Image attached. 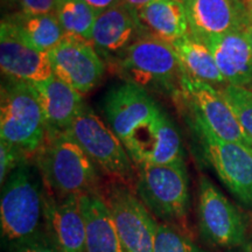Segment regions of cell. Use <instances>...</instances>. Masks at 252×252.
I'll return each mask as SVG.
<instances>
[{
	"instance_id": "obj_1",
	"label": "cell",
	"mask_w": 252,
	"mask_h": 252,
	"mask_svg": "<svg viewBox=\"0 0 252 252\" xmlns=\"http://www.w3.org/2000/svg\"><path fill=\"white\" fill-rule=\"evenodd\" d=\"M103 112L135 166L184 161L178 128L146 89L127 82L113 87L104 97Z\"/></svg>"
},
{
	"instance_id": "obj_2",
	"label": "cell",
	"mask_w": 252,
	"mask_h": 252,
	"mask_svg": "<svg viewBox=\"0 0 252 252\" xmlns=\"http://www.w3.org/2000/svg\"><path fill=\"white\" fill-rule=\"evenodd\" d=\"M35 158L43 188L54 197L99 194L96 165L67 132L47 133Z\"/></svg>"
},
{
	"instance_id": "obj_3",
	"label": "cell",
	"mask_w": 252,
	"mask_h": 252,
	"mask_svg": "<svg viewBox=\"0 0 252 252\" xmlns=\"http://www.w3.org/2000/svg\"><path fill=\"white\" fill-rule=\"evenodd\" d=\"M37 174V167L25 161L2 185L1 236L14 247L41 234V223H45V189Z\"/></svg>"
},
{
	"instance_id": "obj_4",
	"label": "cell",
	"mask_w": 252,
	"mask_h": 252,
	"mask_svg": "<svg viewBox=\"0 0 252 252\" xmlns=\"http://www.w3.org/2000/svg\"><path fill=\"white\" fill-rule=\"evenodd\" d=\"M134 191L151 214L184 231L189 213V178L185 161L135 166Z\"/></svg>"
},
{
	"instance_id": "obj_5",
	"label": "cell",
	"mask_w": 252,
	"mask_h": 252,
	"mask_svg": "<svg viewBox=\"0 0 252 252\" xmlns=\"http://www.w3.org/2000/svg\"><path fill=\"white\" fill-rule=\"evenodd\" d=\"M45 116L31 83L8 78L1 86L0 139L35 156L45 143Z\"/></svg>"
},
{
	"instance_id": "obj_6",
	"label": "cell",
	"mask_w": 252,
	"mask_h": 252,
	"mask_svg": "<svg viewBox=\"0 0 252 252\" xmlns=\"http://www.w3.org/2000/svg\"><path fill=\"white\" fill-rule=\"evenodd\" d=\"M116 70L127 83L176 93L182 64L174 47L152 36H143L113 60Z\"/></svg>"
},
{
	"instance_id": "obj_7",
	"label": "cell",
	"mask_w": 252,
	"mask_h": 252,
	"mask_svg": "<svg viewBox=\"0 0 252 252\" xmlns=\"http://www.w3.org/2000/svg\"><path fill=\"white\" fill-rule=\"evenodd\" d=\"M80 145L97 168L132 188L135 185L137 169L115 132L86 105L71 127L67 131Z\"/></svg>"
},
{
	"instance_id": "obj_8",
	"label": "cell",
	"mask_w": 252,
	"mask_h": 252,
	"mask_svg": "<svg viewBox=\"0 0 252 252\" xmlns=\"http://www.w3.org/2000/svg\"><path fill=\"white\" fill-rule=\"evenodd\" d=\"M191 126L200 137L204 156L226 188L247 206H252V146L226 141L189 113Z\"/></svg>"
},
{
	"instance_id": "obj_9",
	"label": "cell",
	"mask_w": 252,
	"mask_h": 252,
	"mask_svg": "<svg viewBox=\"0 0 252 252\" xmlns=\"http://www.w3.org/2000/svg\"><path fill=\"white\" fill-rule=\"evenodd\" d=\"M100 195L111 210L125 252H154L159 223L133 189L112 181Z\"/></svg>"
},
{
	"instance_id": "obj_10",
	"label": "cell",
	"mask_w": 252,
	"mask_h": 252,
	"mask_svg": "<svg viewBox=\"0 0 252 252\" xmlns=\"http://www.w3.org/2000/svg\"><path fill=\"white\" fill-rule=\"evenodd\" d=\"M175 94L181 103L186 104L189 113L204 123L220 139L252 146L232 110L215 87L189 76L182 70Z\"/></svg>"
},
{
	"instance_id": "obj_11",
	"label": "cell",
	"mask_w": 252,
	"mask_h": 252,
	"mask_svg": "<svg viewBox=\"0 0 252 252\" xmlns=\"http://www.w3.org/2000/svg\"><path fill=\"white\" fill-rule=\"evenodd\" d=\"M197 217L200 232L219 248H237L245 241L247 226L237 208L206 176L198 182Z\"/></svg>"
},
{
	"instance_id": "obj_12",
	"label": "cell",
	"mask_w": 252,
	"mask_h": 252,
	"mask_svg": "<svg viewBox=\"0 0 252 252\" xmlns=\"http://www.w3.org/2000/svg\"><path fill=\"white\" fill-rule=\"evenodd\" d=\"M48 58L55 76L81 94L93 90L105 72V64L93 43L69 34L49 50Z\"/></svg>"
},
{
	"instance_id": "obj_13",
	"label": "cell",
	"mask_w": 252,
	"mask_h": 252,
	"mask_svg": "<svg viewBox=\"0 0 252 252\" xmlns=\"http://www.w3.org/2000/svg\"><path fill=\"white\" fill-rule=\"evenodd\" d=\"M190 34L196 39L244 32L249 21L244 0H182Z\"/></svg>"
},
{
	"instance_id": "obj_14",
	"label": "cell",
	"mask_w": 252,
	"mask_h": 252,
	"mask_svg": "<svg viewBox=\"0 0 252 252\" xmlns=\"http://www.w3.org/2000/svg\"><path fill=\"white\" fill-rule=\"evenodd\" d=\"M0 67L7 78L31 84L40 83L54 75L48 53L28 45L5 18L0 26Z\"/></svg>"
},
{
	"instance_id": "obj_15",
	"label": "cell",
	"mask_w": 252,
	"mask_h": 252,
	"mask_svg": "<svg viewBox=\"0 0 252 252\" xmlns=\"http://www.w3.org/2000/svg\"><path fill=\"white\" fill-rule=\"evenodd\" d=\"M143 36L147 35L137 12L121 2L97 15L91 43L100 54L115 60Z\"/></svg>"
},
{
	"instance_id": "obj_16",
	"label": "cell",
	"mask_w": 252,
	"mask_h": 252,
	"mask_svg": "<svg viewBox=\"0 0 252 252\" xmlns=\"http://www.w3.org/2000/svg\"><path fill=\"white\" fill-rule=\"evenodd\" d=\"M45 225L47 235L61 252H86L81 196L56 198L45 190Z\"/></svg>"
},
{
	"instance_id": "obj_17",
	"label": "cell",
	"mask_w": 252,
	"mask_h": 252,
	"mask_svg": "<svg viewBox=\"0 0 252 252\" xmlns=\"http://www.w3.org/2000/svg\"><path fill=\"white\" fill-rule=\"evenodd\" d=\"M45 116L47 133H63L84 109L83 94L53 75L48 80L32 84Z\"/></svg>"
},
{
	"instance_id": "obj_18",
	"label": "cell",
	"mask_w": 252,
	"mask_h": 252,
	"mask_svg": "<svg viewBox=\"0 0 252 252\" xmlns=\"http://www.w3.org/2000/svg\"><path fill=\"white\" fill-rule=\"evenodd\" d=\"M200 41L210 50L226 83L252 90V48L244 32L204 37Z\"/></svg>"
},
{
	"instance_id": "obj_19",
	"label": "cell",
	"mask_w": 252,
	"mask_h": 252,
	"mask_svg": "<svg viewBox=\"0 0 252 252\" xmlns=\"http://www.w3.org/2000/svg\"><path fill=\"white\" fill-rule=\"evenodd\" d=\"M135 12L147 36L173 46L190 34L182 0H154Z\"/></svg>"
},
{
	"instance_id": "obj_20",
	"label": "cell",
	"mask_w": 252,
	"mask_h": 252,
	"mask_svg": "<svg viewBox=\"0 0 252 252\" xmlns=\"http://www.w3.org/2000/svg\"><path fill=\"white\" fill-rule=\"evenodd\" d=\"M86 223V252H125L111 210L102 195L81 196Z\"/></svg>"
},
{
	"instance_id": "obj_21",
	"label": "cell",
	"mask_w": 252,
	"mask_h": 252,
	"mask_svg": "<svg viewBox=\"0 0 252 252\" xmlns=\"http://www.w3.org/2000/svg\"><path fill=\"white\" fill-rule=\"evenodd\" d=\"M5 19L15 28L21 39L40 52L48 53L65 36L55 13L25 14L19 12Z\"/></svg>"
},
{
	"instance_id": "obj_22",
	"label": "cell",
	"mask_w": 252,
	"mask_h": 252,
	"mask_svg": "<svg viewBox=\"0 0 252 252\" xmlns=\"http://www.w3.org/2000/svg\"><path fill=\"white\" fill-rule=\"evenodd\" d=\"M173 47L178 53L182 68L189 76L206 82L213 87H220V89L228 86L210 50L196 37L189 34L184 39L176 41Z\"/></svg>"
},
{
	"instance_id": "obj_23",
	"label": "cell",
	"mask_w": 252,
	"mask_h": 252,
	"mask_svg": "<svg viewBox=\"0 0 252 252\" xmlns=\"http://www.w3.org/2000/svg\"><path fill=\"white\" fill-rule=\"evenodd\" d=\"M55 14L65 34L91 42L97 13L84 0H55Z\"/></svg>"
},
{
	"instance_id": "obj_24",
	"label": "cell",
	"mask_w": 252,
	"mask_h": 252,
	"mask_svg": "<svg viewBox=\"0 0 252 252\" xmlns=\"http://www.w3.org/2000/svg\"><path fill=\"white\" fill-rule=\"evenodd\" d=\"M220 93L252 144V90L228 84L220 89Z\"/></svg>"
},
{
	"instance_id": "obj_25",
	"label": "cell",
	"mask_w": 252,
	"mask_h": 252,
	"mask_svg": "<svg viewBox=\"0 0 252 252\" xmlns=\"http://www.w3.org/2000/svg\"><path fill=\"white\" fill-rule=\"evenodd\" d=\"M154 252H204L175 226L160 223L158 225Z\"/></svg>"
},
{
	"instance_id": "obj_26",
	"label": "cell",
	"mask_w": 252,
	"mask_h": 252,
	"mask_svg": "<svg viewBox=\"0 0 252 252\" xmlns=\"http://www.w3.org/2000/svg\"><path fill=\"white\" fill-rule=\"evenodd\" d=\"M28 157L17 146L0 139V182L5 184L7 178L19 166L27 161Z\"/></svg>"
},
{
	"instance_id": "obj_27",
	"label": "cell",
	"mask_w": 252,
	"mask_h": 252,
	"mask_svg": "<svg viewBox=\"0 0 252 252\" xmlns=\"http://www.w3.org/2000/svg\"><path fill=\"white\" fill-rule=\"evenodd\" d=\"M14 252H61L47 234H39L15 247Z\"/></svg>"
},
{
	"instance_id": "obj_28",
	"label": "cell",
	"mask_w": 252,
	"mask_h": 252,
	"mask_svg": "<svg viewBox=\"0 0 252 252\" xmlns=\"http://www.w3.org/2000/svg\"><path fill=\"white\" fill-rule=\"evenodd\" d=\"M18 5L25 14L55 13V0H19Z\"/></svg>"
},
{
	"instance_id": "obj_29",
	"label": "cell",
	"mask_w": 252,
	"mask_h": 252,
	"mask_svg": "<svg viewBox=\"0 0 252 252\" xmlns=\"http://www.w3.org/2000/svg\"><path fill=\"white\" fill-rule=\"evenodd\" d=\"M84 1L98 15L102 12L106 11V9L121 4V2H123V0H84Z\"/></svg>"
},
{
	"instance_id": "obj_30",
	"label": "cell",
	"mask_w": 252,
	"mask_h": 252,
	"mask_svg": "<svg viewBox=\"0 0 252 252\" xmlns=\"http://www.w3.org/2000/svg\"><path fill=\"white\" fill-rule=\"evenodd\" d=\"M152 1H154V0H123L124 4L127 5L132 9H134V11H138L139 8L144 7V6H146Z\"/></svg>"
},
{
	"instance_id": "obj_31",
	"label": "cell",
	"mask_w": 252,
	"mask_h": 252,
	"mask_svg": "<svg viewBox=\"0 0 252 252\" xmlns=\"http://www.w3.org/2000/svg\"><path fill=\"white\" fill-rule=\"evenodd\" d=\"M244 4L247 6L249 21H250V24L252 25V0H244Z\"/></svg>"
},
{
	"instance_id": "obj_32",
	"label": "cell",
	"mask_w": 252,
	"mask_h": 252,
	"mask_svg": "<svg viewBox=\"0 0 252 252\" xmlns=\"http://www.w3.org/2000/svg\"><path fill=\"white\" fill-rule=\"evenodd\" d=\"M244 33H245V35H247L248 40H249V43H250V46H251V48H252V25L251 24L249 25L247 30L244 31Z\"/></svg>"
},
{
	"instance_id": "obj_33",
	"label": "cell",
	"mask_w": 252,
	"mask_h": 252,
	"mask_svg": "<svg viewBox=\"0 0 252 252\" xmlns=\"http://www.w3.org/2000/svg\"><path fill=\"white\" fill-rule=\"evenodd\" d=\"M18 1H19V0H1L2 5H6V6H8V5H14V4H18Z\"/></svg>"
}]
</instances>
